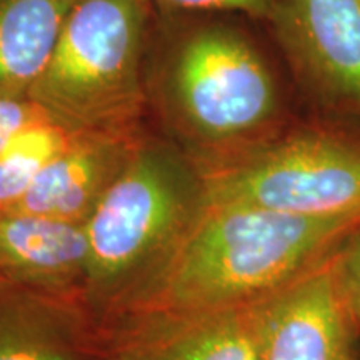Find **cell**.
I'll list each match as a JSON object with an SVG mask.
<instances>
[{
  "label": "cell",
  "instance_id": "1",
  "mask_svg": "<svg viewBox=\"0 0 360 360\" xmlns=\"http://www.w3.org/2000/svg\"><path fill=\"white\" fill-rule=\"evenodd\" d=\"M359 227L360 220L207 204L177 249L109 327L143 315L250 307L321 265Z\"/></svg>",
  "mask_w": 360,
  "mask_h": 360
},
{
  "label": "cell",
  "instance_id": "2",
  "mask_svg": "<svg viewBox=\"0 0 360 360\" xmlns=\"http://www.w3.org/2000/svg\"><path fill=\"white\" fill-rule=\"evenodd\" d=\"M157 77L167 141L199 172L269 141L294 119L262 51L222 22L179 35Z\"/></svg>",
  "mask_w": 360,
  "mask_h": 360
},
{
  "label": "cell",
  "instance_id": "3",
  "mask_svg": "<svg viewBox=\"0 0 360 360\" xmlns=\"http://www.w3.org/2000/svg\"><path fill=\"white\" fill-rule=\"evenodd\" d=\"M199 169L167 139L143 134L85 222V304L103 327L127 307L205 209Z\"/></svg>",
  "mask_w": 360,
  "mask_h": 360
},
{
  "label": "cell",
  "instance_id": "4",
  "mask_svg": "<svg viewBox=\"0 0 360 360\" xmlns=\"http://www.w3.org/2000/svg\"><path fill=\"white\" fill-rule=\"evenodd\" d=\"M150 0H79L29 101L74 132L141 134Z\"/></svg>",
  "mask_w": 360,
  "mask_h": 360
},
{
  "label": "cell",
  "instance_id": "5",
  "mask_svg": "<svg viewBox=\"0 0 360 360\" xmlns=\"http://www.w3.org/2000/svg\"><path fill=\"white\" fill-rule=\"evenodd\" d=\"M200 174L207 204L360 220V122L294 117L269 141Z\"/></svg>",
  "mask_w": 360,
  "mask_h": 360
},
{
  "label": "cell",
  "instance_id": "6",
  "mask_svg": "<svg viewBox=\"0 0 360 360\" xmlns=\"http://www.w3.org/2000/svg\"><path fill=\"white\" fill-rule=\"evenodd\" d=\"M267 24L310 110L360 122V0H278Z\"/></svg>",
  "mask_w": 360,
  "mask_h": 360
},
{
  "label": "cell",
  "instance_id": "7",
  "mask_svg": "<svg viewBox=\"0 0 360 360\" xmlns=\"http://www.w3.org/2000/svg\"><path fill=\"white\" fill-rule=\"evenodd\" d=\"M335 255L255 304L260 360H360V326Z\"/></svg>",
  "mask_w": 360,
  "mask_h": 360
},
{
  "label": "cell",
  "instance_id": "8",
  "mask_svg": "<svg viewBox=\"0 0 360 360\" xmlns=\"http://www.w3.org/2000/svg\"><path fill=\"white\" fill-rule=\"evenodd\" d=\"M107 332L122 360H260L255 305L124 319Z\"/></svg>",
  "mask_w": 360,
  "mask_h": 360
},
{
  "label": "cell",
  "instance_id": "9",
  "mask_svg": "<svg viewBox=\"0 0 360 360\" xmlns=\"http://www.w3.org/2000/svg\"><path fill=\"white\" fill-rule=\"evenodd\" d=\"M87 278L89 240L84 224L0 212V285L85 304Z\"/></svg>",
  "mask_w": 360,
  "mask_h": 360
},
{
  "label": "cell",
  "instance_id": "10",
  "mask_svg": "<svg viewBox=\"0 0 360 360\" xmlns=\"http://www.w3.org/2000/svg\"><path fill=\"white\" fill-rule=\"evenodd\" d=\"M109 332L80 300L0 285V360H103Z\"/></svg>",
  "mask_w": 360,
  "mask_h": 360
},
{
  "label": "cell",
  "instance_id": "11",
  "mask_svg": "<svg viewBox=\"0 0 360 360\" xmlns=\"http://www.w3.org/2000/svg\"><path fill=\"white\" fill-rule=\"evenodd\" d=\"M143 132H77L11 212L85 224L132 157Z\"/></svg>",
  "mask_w": 360,
  "mask_h": 360
},
{
  "label": "cell",
  "instance_id": "12",
  "mask_svg": "<svg viewBox=\"0 0 360 360\" xmlns=\"http://www.w3.org/2000/svg\"><path fill=\"white\" fill-rule=\"evenodd\" d=\"M79 0H0V96L29 98Z\"/></svg>",
  "mask_w": 360,
  "mask_h": 360
},
{
  "label": "cell",
  "instance_id": "13",
  "mask_svg": "<svg viewBox=\"0 0 360 360\" xmlns=\"http://www.w3.org/2000/svg\"><path fill=\"white\" fill-rule=\"evenodd\" d=\"M74 130L45 117L20 129L0 147V212H11L35 179L75 137Z\"/></svg>",
  "mask_w": 360,
  "mask_h": 360
},
{
  "label": "cell",
  "instance_id": "14",
  "mask_svg": "<svg viewBox=\"0 0 360 360\" xmlns=\"http://www.w3.org/2000/svg\"><path fill=\"white\" fill-rule=\"evenodd\" d=\"M278 0H150L152 6L169 12H238L265 20L274 12Z\"/></svg>",
  "mask_w": 360,
  "mask_h": 360
},
{
  "label": "cell",
  "instance_id": "15",
  "mask_svg": "<svg viewBox=\"0 0 360 360\" xmlns=\"http://www.w3.org/2000/svg\"><path fill=\"white\" fill-rule=\"evenodd\" d=\"M340 282L360 326V227L337 250Z\"/></svg>",
  "mask_w": 360,
  "mask_h": 360
},
{
  "label": "cell",
  "instance_id": "16",
  "mask_svg": "<svg viewBox=\"0 0 360 360\" xmlns=\"http://www.w3.org/2000/svg\"><path fill=\"white\" fill-rule=\"evenodd\" d=\"M49 117L29 98H11L0 96V147L6 146L13 134L25 125Z\"/></svg>",
  "mask_w": 360,
  "mask_h": 360
},
{
  "label": "cell",
  "instance_id": "17",
  "mask_svg": "<svg viewBox=\"0 0 360 360\" xmlns=\"http://www.w3.org/2000/svg\"><path fill=\"white\" fill-rule=\"evenodd\" d=\"M103 360H122V359H120L119 355H114V354H112L110 357H107V359H103Z\"/></svg>",
  "mask_w": 360,
  "mask_h": 360
}]
</instances>
